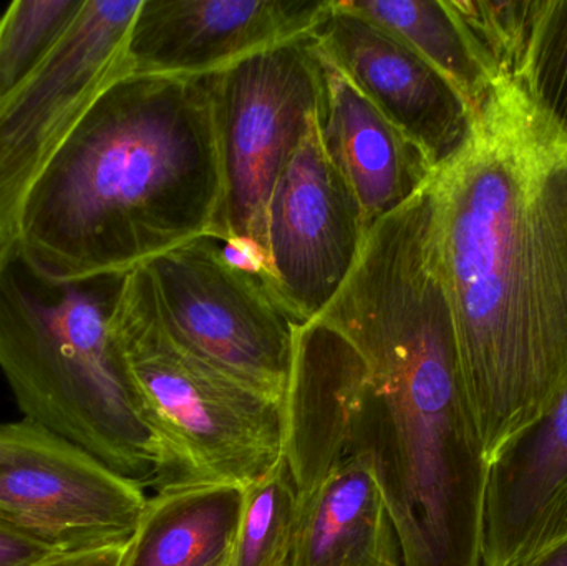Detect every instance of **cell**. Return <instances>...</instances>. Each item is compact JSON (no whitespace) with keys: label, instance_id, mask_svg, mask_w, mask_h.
<instances>
[{"label":"cell","instance_id":"cell-2","mask_svg":"<svg viewBox=\"0 0 567 566\" xmlns=\"http://www.w3.org/2000/svg\"><path fill=\"white\" fill-rule=\"evenodd\" d=\"M432 196L439 271L492 462L567 382V135L502 76Z\"/></svg>","mask_w":567,"mask_h":566},{"label":"cell","instance_id":"cell-8","mask_svg":"<svg viewBox=\"0 0 567 566\" xmlns=\"http://www.w3.org/2000/svg\"><path fill=\"white\" fill-rule=\"evenodd\" d=\"M145 488L35 422L0 424V524L60 555L125 547Z\"/></svg>","mask_w":567,"mask_h":566},{"label":"cell","instance_id":"cell-25","mask_svg":"<svg viewBox=\"0 0 567 566\" xmlns=\"http://www.w3.org/2000/svg\"><path fill=\"white\" fill-rule=\"evenodd\" d=\"M208 566H231V550H229L228 554L223 555L221 558H218V560L213 562V564H209Z\"/></svg>","mask_w":567,"mask_h":566},{"label":"cell","instance_id":"cell-4","mask_svg":"<svg viewBox=\"0 0 567 566\" xmlns=\"http://www.w3.org/2000/svg\"><path fill=\"white\" fill-rule=\"evenodd\" d=\"M125 278H49L13 243L0 256V369L27 421L143 488L185 487L113 341Z\"/></svg>","mask_w":567,"mask_h":566},{"label":"cell","instance_id":"cell-14","mask_svg":"<svg viewBox=\"0 0 567 566\" xmlns=\"http://www.w3.org/2000/svg\"><path fill=\"white\" fill-rule=\"evenodd\" d=\"M319 56L320 138L370 229L422 193L432 183L435 168L320 50Z\"/></svg>","mask_w":567,"mask_h":566},{"label":"cell","instance_id":"cell-12","mask_svg":"<svg viewBox=\"0 0 567 566\" xmlns=\"http://www.w3.org/2000/svg\"><path fill=\"white\" fill-rule=\"evenodd\" d=\"M332 0H143L125 47L126 72L206 75L309 35Z\"/></svg>","mask_w":567,"mask_h":566},{"label":"cell","instance_id":"cell-18","mask_svg":"<svg viewBox=\"0 0 567 566\" xmlns=\"http://www.w3.org/2000/svg\"><path fill=\"white\" fill-rule=\"evenodd\" d=\"M300 498L286 455L265 477L245 487L231 566H289Z\"/></svg>","mask_w":567,"mask_h":566},{"label":"cell","instance_id":"cell-6","mask_svg":"<svg viewBox=\"0 0 567 566\" xmlns=\"http://www.w3.org/2000/svg\"><path fill=\"white\" fill-rule=\"evenodd\" d=\"M206 235L145 263L159 316L189 352L286 402L299 322L272 286L226 261Z\"/></svg>","mask_w":567,"mask_h":566},{"label":"cell","instance_id":"cell-10","mask_svg":"<svg viewBox=\"0 0 567 566\" xmlns=\"http://www.w3.org/2000/svg\"><path fill=\"white\" fill-rule=\"evenodd\" d=\"M266 225L272 289L299 326L316 321L349 278L369 233L323 148L317 110L279 173Z\"/></svg>","mask_w":567,"mask_h":566},{"label":"cell","instance_id":"cell-5","mask_svg":"<svg viewBox=\"0 0 567 566\" xmlns=\"http://www.w3.org/2000/svg\"><path fill=\"white\" fill-rule=\"evenodd\" d=\"M113 341L130 381L189 484L248 487L286 455V402L213 368L159 316L145 266L126 272Z\"/></svg>","mask_w":567,"mask_h":566},{"label":"cell","instance_id":"cell-24","mask_svg":"<svg viewBox=\"0 0 567 566\" xmlns=\"http://www.w3.org/2000/svg\"><path fill=\"white\" fill-rule=\"evenodd\" d=\"M522 566H567V541L553 545Z\"/></svg>","mask_w":567,"mask_h":566},{"label":"cell","instance_id":"cell-3","mask_svg":"<svg viewBox=\"0 0 567 566\" xmlns=\"http://www.w3.org/2000/svg\"><path fill=\"white\" fill-rule=\"evenodd\" d=\"M215 73L123 72L96 93L20 212L17 241L40 272H128L199 236L219 238Z\"/></svg>","mask_w":567,"mask_h":566},{"label":"cell","instance_id":"cell-7","mask_svg":"<svg viewBox=\"0 0 567 566\" xmlns=\"http://www.w3.org/2000/svg\"><path fill=\"white\" fill-rule=\"evenodd\" d=\"M319 99L320 56L309 35L252 53L215 73L225 176L219 239H249L268 255L269 199Z\"/></svg>","mask_w":567,"mask_h":566},{"label":"cell","instance_id":"cell-17","mask_svg":"<svg viewBox=\"0 0 567 566\" xmlns=\"http://www.w3.org/2000/svg\"><path fill=\"white\" fill-rule=\"evenodd\" d=\"M412 47L478 112L493 83L449 0H346Z\"/></svg>","mask_w":567,"mask_h":566},{"label":"cell","instance_id":"cell-15","mask_svg":"<svg viewBox=\"0 0 567 566\" xmlns=\"http://www.w3.org/2000/svg\"><path fill=\"white\" fill-rule=\"evenodd\" d=\"M300 498L289 566H405L369 465L343 459Z\"/></svg>","mask_w":567,"mask_h":566},{"label":"cell","instance_id":"cell-20","mask_svg":"<svg viewBox=\"0 0 567 566\" xmlns=\"http://www.w3.org/2000/svg\"><path fill=\"white\" fill-rule=\"evenodd\" d=\"M515 80L536 109L567 135V0H536Z\"/></svg>","mask_w":567,"mask_h":566},{"label":"cell","instance_id":"cell-13","mask_svg":"<svg viewBox=\"0 0 567 566\" xmlns=\"http://www.w3.org/2000/svg\"><path fill=\"white\" fill-rule=\"evenodd\" d=\"M567 541V382L489 462L483 566H522Z\"/></svg>","mask_w":567,"mask_h":566},{"label":"cell","instance_id":"cell-23","mask_svg":"<svg viewBox=\"0 0 567 566\" xmlns=\"http://www.w3.org/2000/svg\"><path fill=\"white\" fill-rule=\"evenodd\" d=\"M126 547L103 548L86 554L63 555L42 566H122Z\"/></svg>","mask_w":567,"mask_h":566},{"label":"cell","instance_id":"cell-21","mask_svg":"<svg viewBox=\"0 0 567 566\" xmlns=\"http://www.w3.org/2000/svg\"><path fill=\"white\" fill-rule=\"evenodd\" d=\"M493 79L518 73L536 0H449Z\"/></svg>","mask_w":567,"mask_h":566},{"label":"cell","instance_id":"cell-9","mask_svg":"<svg viewBox=\"0 0 567 566\" xmlns=\"http://www.w3.org/2000/svg\"><path fill=\"white\" fill-rule=\"evenodd\" d=\"M143 0H86L50 59L0 103V256L17 241L33 183L96 93L126 72L125 47Z\"/></svg>","mask_w":567,"mask_h":566},{"label":"cell","instance_id":"cell-1","mask_svg":"<svg viewBox=\"0 0 567 566\" xmlns=\"http://www.w3.org/2000/svg\"><path fill=\"white\" fill-rule=\"evenodd\" d=\"M286 411L299 497L360 459L405 566H483L489 459L436 261L430 188L369 229L336 298L300 326Z\"/></svg>","mask_w":567,"mask_h":566},{"label":"cell","instance_id":"cell-11","mask_svg":"<svg viewBox=\"0 0 567 566\" xmlns=\"http://www.w3.org/2000/svg\"><path fill=\"white\" fill-rule=\"evenodd\" d=\"M329 59L440 169L465 145L473 113L462 93L412 47L332 0L309 33Z\"/></svg>","mask_w":567,"mask_h":566},{"label":"cell","instance_id":"cell-19","mask_svg":"<svg viewBox=\"0 0 567 566\" xmlns=\"http://www.w3.org/2000/svg\"><path fill=\"white\" fill-rule=\"evenodd\" d=\"M86 0H19L0 17V103L23 85L72 30Z\"/></svg>","mask_w":567,"mask_h":566},{"label":"cell","instance_id":"cell-16","mask_svg":"<svg viewBox=\"0 0 567 566\" xmlns=\"http://www.w3.org/2000/svg\"><path fill=\"white\" fill-rule=\"evenodd\" d=\"M245 487L195 484L146 501L122 566H208L228 554L241 521Z\"/></svg>","mask_w":567,"mask_h":566},{"label":"cell","instance_id":"cell-22","mask_svg":"<svg viewBox=\"0 0 567 566\" xmlns=\"http://www.w3.org/2000/svg\"><path fill=\"white\" fill-rule=\"evenodd\" d=\"M63 557L53 548L0 524V566H42Z\"/></svg>","mask_w":567,"mask_h":566}]
</instances>
